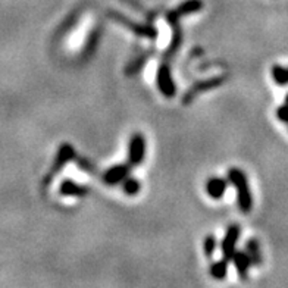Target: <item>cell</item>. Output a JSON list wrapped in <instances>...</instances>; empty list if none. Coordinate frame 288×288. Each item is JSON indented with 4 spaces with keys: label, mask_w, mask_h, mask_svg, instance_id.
Returning a JSON list of instances; mask_svg holds the SVG:
<instances>
[{
    "label": "cell",
    "mask_w": 288,
    "mask_h": 288,
    "mask_svg": "<svg viewBox=\"0 0 288 288\" xmlns=\"http://www.w3.org/2000/svg\"><path fill=\"white\" fill-rule=\"evenodd\" d=\"M228 182L235 188L237 194V205L243 213H250L253 209V194L250 190L249 179L244 171L240 168H231L228 171Z\"/></svg>",
    "instance_id": "cell-1"
},
{
    "label": "cell",
    "mask_w": 288,
    "mask_h": 288,
    "mask_svg": "<svg viewBox=\"0 0 288 288\" xmlns=\"http://www.w3.org/2000/svg\"><path fill=\"white\" fill-rule=\"evenodd\" d=\"M156 85L160 94L166 99H172L176 94V84L173 81L172 71L168 63H162L156 71Z\"/></svg>",
    "instance_id": "cell-2"
},
{
    "label": "cell",
    "mask_w": 288,
    "mask_h": 288,
    "mask_svg": "<svg viewBox=\"0 0 288 288\" xmlns=\"http://www.w3.org/2000/svg\"><path fill=\"white\" fill-rule=\"evenodd\" d=\"M146 147H147V143H146V138L141 133H135V134L131 135L130 143H128L127 159L133 168L140 166L143 163V160L146 157Z\"/></svg>",
    "instance_id": "cell-3"
},
{
    "label": "cell",
    "mask_w": 288,
    "mask_h": 288,
    "mask_svg": "<svg viewBox=\"0 0 288 288\" xmlns=\"http://www.w3.org/2000/svg\"><path fill=\"white\" fill-rule=\"evenodd\" d=\"M241 235V227L237 224H232L227 228V232L221 241V251H222V257L231 260L234 253L237 251V241Z\"/></svg>",
    "instance_id": "cell-4"
},
{
    "label": "cell",
    "mask_w": 288,
    "mask_h": 288,
    "mask_svg": "<svg viewBox=\"0 0 288 288\" xmlns=\"http://www.w3.org/2000/svg\"><path fill=\"white\" fill-rule=\"evenodd\" d=\"M131 165L130 163H118V165H114L111 166L109 169H106L105 173H103V181L106 185H111V187H115V185H119L122 184V181L130 176V172H131Z\"/></svg>",
    "instance_id": "cell-5"
},
{
    "label": "cell",
    "mask_w": 288,
    "mask_h": 288,
    "mask_svg": "<svg viewBox=\"0 0 288 288\" xmlns=\"http://www.w3.org/2000/svg\"><path fill=\"white\" fill-rule=\"evenodd\" d=\"M231 262H232L234 268H235V270H237L238 278H240V279H243V281H246V279H247V276H249L250 268L253 266L249 253H247L246 250L235 251V253H234V256H232V259H231Z\"/></svg>",
    "instance_id": "cell-6"
},
{
    "label": "cell",
    "mask_w": 288,
    "mask_h": 288,
    "mask_svg": "<svg viewBox=\"0 0 288 288\" xmlns=\"http://www.w3.org/2000/svg\"><path fill=\"white\" fill-rule=\"evenodd\" d=\"M228 179L222 176H212L206 182V193L212 200H221L228 188Z\"/></svg>",
    "instance_id": "cell-7"
},
{
    "label": "cell",
    "mask_w": 288,
    "mask_h": 288,
    "mask_svg": "<svg viewBox=\"0 0 288 288\" xmlns=\"http://www.w3.org/2000/svg\"><path fill=\"white\" fill-rule=\"evenodd\" d=\"M115 17L116 18H114V20L121 22V24H124V25H127V27H130L133 33L141 36V37H147V39H156V37H157V30H154L152 25L135 24V22L125 20V17H119V15H115Z\"/></svg>",
    "instance_id": "cell-8"
},
{
    "label": "cell",
    "mask_w": 288,
    "mask_h": 288,
    "mask_svg": "<svg viewBox=\"0 0 288 288\" xmlns=\"http://www.w3.org/2000/svg\"><path fill=\"white\" fill-rule=\"evenodd\" d=\"M59 193H60V196H63V197H84V196H87L88 190H87L85 187L79 185L75 181L66 178V179H63V181L60 182Z\"/></svg>",
    "instance_id": "cell-9"
},
{
    "label": "cell",
    "mask_w": 288,
    "mask_h": 288,
    "mask_svg": "<svg viewBox=\"0 0 288 288\" xmlns=\"http://www.w3.org/2000/svg\"><path fill=\"white\" fill-rule=\"evenodd\" d=\"M75 157H77V153H75V150H74V147L71 144H68V143L60 144L58 154H56L55 165H53V172H59L60 168H63L68 162H71Z\"/></svg>",
    "instance_id": "cell-10"
},
{
    "label": "cell",
    "mask_w": 288,
    "mask_h": 288,
    "mask_svg": "<svg viewBox=\"0 0 288 288\" xmlns=\"http://www.w3.org/2000/svg\"><path fill=\"white\" fill-rule=\"evenodd\" d=\"M244 250L249 253L253 266H260L262 265L263 257H262V253H260V244H259L257 238H249L247 243H246V249Z\"/></svg>",
    "instance_id": "cell-11"
},
{
    "label": "cell",
    "mask_w": 288,
    "mask_h": 288,
    "mask_svg": "<svg viewBox=\"0 0 288 288\" xmlns=\"http://www.w3.org/2000/svg\"><path fill=\"white\" fill-rule=\"evenodd\" d=\"M228 262L227 259H221V260H215L211 263V268H209V273L213 279L216 281H222L225 279L227 273H228Z\"/></svg>",
    "instance_id": "cell-12"
},
{
    "label": "cell",
    "mask_w": 288,
    "mask_h": 288,
    "mask_svg": "<svg viewBox=\"0 0 288 288\" xmlns=\"http://www.w3.org/2000/svg\"><path fill=\"white\" fill-rule=\"evenodd\" d=\"M202 8H203L202 0H185L184 3H181V5L178 6V9L175 11V14L181 18V17L191 15V14H196V12L202 11Z\"/></svg>",
    "instance_id": "cell-13"
},
{
    "label": "cell",
    "mask_w": 288,
    "mask_h": 288,
    "mask_svg": "<svg viewBox=\"0 0 288 288\" xmlns=\"http://www.w3.org/2000/svg\"><path fill=\"white\" fill-rule=\"evenodd\" d=\"M270 75L275 84H278L279 87H284L288 84V68L282 65H273L270 68Z\"/></svg>",
    "instance_id": "cell-14"
},
{
    "label": "cell",
    "mask_w": 288,
    "mask_h": 288,
    "mask_svg": "<svg viewBox=\"0 0 288 288\" xmlns=\"http://www.w3.org/2000/svg\"><path fill=\"white\" fill-rule=\"evenodd\" d=\"M122 191L125 193L127 196L133 197V196H137L140 190H141V184L138 181V178L135 176H127L124 181H122Z\"/></svg>",
    "instance_id": "cell-15"
},
{
    "label": "cell",
    "mask_w": 288,
    "mask_h": 288,
    "mask_svg": "<svg viewBox=\"0 0 288 288\" xmlns=\"http://www.w3.org/2000/svg\"><path fill=\"white\" fill-rule=\"evenodd\" d=\"M222 81H224V78H216V79H209V81H203V82L197 84V85L194 87V90H191V91L185 96V100L188 102L191 96H196L197 93H200V91H203V90H209V88L215 87V85H219Z\"/></svg>",
    "instance_id": "cell-16"
},
{
    "label": "cell",
    "mask_w": 288,
    "mask_h": 288,
    "mask_svg": "<svg viewBox=\"0 0 288 288\" xmlns=\"http://www.w3.org/2000/svg\"><path fill=\"white\" fill-rule=\"evenodd\" d=\"M216 247H218V240H216L215 235L209 234L208 237H205V240H203V251H205V256L208 259L213 257V254L216 251Z\"/></svg>",
    "instance_id": "cell-17"
},
{
    "label": "cell",
    "mask_w": 288,
    "mask_h": 288,
    "mask_svg": "<svg viewBox=\"0 0 288 288\" xmlns=\"http://www.w3.org/2000/svg\"><path fill=\"white\" fill-rule=\"evenodd\" d=\"M275 115H276V118H278V121H281L282 124L288 125V105L284 103V105L278 106V109H276Z\"/></svg>",
    "instance_id": "cell-18"
},
{
    "label": "cell",
    "mask_w": 288,
    "mask_h": 288,
    "mask_svg": "<svg viewBox=\"0 0 288 288\" xmlns=\"http://www.w3.org/2000/svg\"><path fill=\"white\" fill-rule=\"evenodd\" d=\"M147 59H149V56H141V58L138 59V60H135V62H133L131 63V66L127 69V72L128 74H133V72H138L143 66H144V63L147 62Z\"/></svg>",
    "instance_id": "cell-19"
},
{
    "label": "cell",
    "mask_w": 288,
    "mask_h": 288,
    "mask_svg": "<svg viewBox=\"0 0 288 288\" xmlns=\"http://www.w3.org/2000/svg\"><path fill=\"white\" fill-rule=\"evenodd\" d=\"M284 100H285L284 103H285V105H288V93H287V94H285V97H284Z\"/></svg>",
    "instance_id": "cell-20"
},
{
    "label": "cell",
    "mask_w": 288,
    "mask_h": 288,
    "mask_svg": "<svg viewBox=\"0 0 288 288\" xmlns=\"http://www.w3.org/2000/svg\"><path fill=\"white\" fill-rule=\"evenodd\" d=\"M287 127H288V125H287Z\"/></svg>",
    "instance_id": "cell-21"
}]
</instances>
